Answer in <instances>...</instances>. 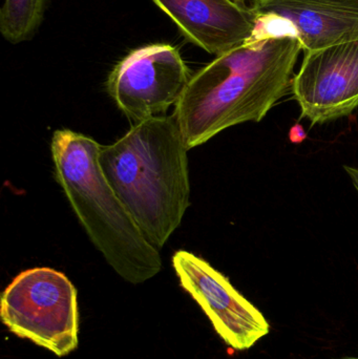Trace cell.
Returning a JSON list of instances; mask_svg holds the SVG:
<instances>
[{
  "label": "cell",
  "instance_id": "1",
  "mask_svg": "<svg viewBox=\"0 0 358 359\" xmlns=\"http://www.w3.org/2000/svg\"><path fill=\"white\" fill-rule=\"evenodd\" d=\"M300 40L294 36L254 39L191 76L174 109L187 149L244 122H260L294 82Z\"/></svg>",
  "mask_w": 358,
  "mask_h": 359
},
{
  "label": "cell",
  "instance_id": "2",
  "mask_svg": "<svg viewBox=\"0 0 358 359\" xmlns=\"http://www.w3.org/2000/svg\"><path fill=\"white\" fill-rule=\"evenodd\" d=\"M187 149L174 115L135 123L101 147L103 174L146 240L161 249L189 206Z\"/></svg>",
  "mask_w": 358,
  "mask_h": 359
},
{
  "label": "cell",
  "instance_id": "3",
  "mask_svg": "<svg viewBox=\"0 0 358 359\" xmlns=\"http://www.w3.org/2000/svg\"><path fill=\"white\" fill-rule=\"evenodd\" d=\"M102 145L69 130L55 132L52 154L60 184L88 238L124 280L140 284L159 273V249L145 238L99 163Z\"/></svg>",
  "mask_w": 358,
  "mask_h": 359
},
{
  "label": "cell",
  "instance_id": "4",
  "mask_svg": "<svg viewBox=\"0 0 358 359\" xmlns=\"http://www.w3.org/2000/svg\"><path fill=\"white\" fill-rule=\"evenodd\" d=\"M0 318L13 334L60 358L77 348V291L57 270L34 268L17 276L2 293Z\"/></svg>",
  "mask_w": 358,
  "mask_h": 359
},
{
  "label": "cell",
  "instance_id": "5",
  "mask_svg": "<svg viewBox=\"0 0 358 359\" xmlns=\"http://www.w3.org/2000/svg\"><path fill=\"white\" fill-rule=\"evenodd\" d=\"M191 76L178 48L156 43L120 61L107 81L116 104L132 121L165 115L182 98Z\"/></svg>",
  "mask_w": 358,
  "mask_h": 359
},
{
  "label": "cell",
  "instance_id": "6",
  "mask_svg": "<svg viewBox=\"0 0 358 359\" xmlns=\"http://www.w3.org/2000/svg\"><path fill=\"white\" fill-rule=\"evenodd\" d=\"M181 286L199 304L221 339L237 351L250 349L270 330L268 322L228 278L201 257L178 251L172 257Z\"/></svg>",
  "mask_w": 358,
  "mask_h": 359
},
{
  "label": "cell",
  "instance_id": "7",
  "mask_svg": "<svg viewBox=\"0 0 358 359\" xmlns=\"http://www.w3.org/2000/svg\"><path fill=\"white\" fill-rule=\"evenodd\" d=\"M291 88L301 118L311 126L352 114L358 107V40L305 52Z\"/></svg>",
  "mask_w": 358,
  "mask_h": 359
},
{
  "label": "cell",
  "instance_id": "8",
  "mask_svg": "<svg viewBox=\"0 0 358 359\" xmlns=\"http://www.w3.org/2000/svg\"><path fill=\"white\" fill-rule=\"evenodd\" d=\"M184 37L209 54L229 52L254 33L258 12L235 0H153Z\"/></svg>",
  "mask_w": 358,
  "mask_h": 359
},
{
  "label": "cell",
  "instance_id": "9",
  "mask_svg": "<svg viewBox=\"0 0 358 359\" xmlns=\"http://www.w3.org/2000/svg\"><path fill=\"white\" fill-rule=\"evenodd\" d=\"M259 13L287 19L304 52L358 40V10L319 0H254Z\"/></svg>",
  "mask_w": 358,
  "mask_h": 359
},
{
  "label": "cell",
  "instance_id": "10",
  "mask_svg": "<svg viewBox=\"0 0 358 359\" xmlns=\"http://www.w3.org/2000/svg\"><path fill=\"white\" fill-rule=\"evenodd\" d=\"M46 0H4L0 10V33L10 43L33 37L43 19Z\"/></svg>",
  "mask_w": 358,
  "mask_h": 359
},
{
  "label": "cell",
  "instance_id": "11",
  "mask_svg": "<svg viewBox=\"0 0 358 359\" xmlns=\"http://www.w3.org/2000/svg\"><path fill=\"white\" fill-rule=\"evenodd\" d=\"M306 138V132H305L304 128L300 123H296V126L290 128L289 139L291 142L301 143Z\"/></svg>",
  "mask_w": 358,
  "mask_h": 359
},
{
  "label": "cell",
  "instance_id": "12",
  "mask_svg": "<svg viewBox=\"0 0 358 359\" xmlns=\"http://www.w3.org/2000/svg\"><path fill=\"white\" fill-rule=\"evenodd\" d=\"M319 1L330 2V4H340L346 8L358 10V0H319Z\"/></svg>",
  "mask_w": 358,
  "mask_h": 359
},
{
  "label": "cell",
  "instance_id": "13",
  "mask_svg": "<svg viewBox=\"0 0 358 359\" xmlns=\"http://www.w3.org/2000/svg\"><path fill=\"white\" fill-rule=\"evenodd\" d=\"M344 168L347 174L350 177L355 189L358 191V168H352V166H344Z\"/></svg>",
  "mask_w": 358,
  "mask_h": 359
},
{
  "label": "cell",
  "instance_id": "14",
  "mask_svg": "<svg viewBox=\"0 0 358 359\" xmlns=\"http://www.w3.org/2000/svg\"><path fill=\"white\" fill-rule=\"evenodd\" d=\"M235 1L241 2V4H246L247 0H235Z\"/></svg>",
  "mask_w": 358,
  "mask_h": 359
},
{
  "label": "cell",
  "instance_id": "15",
  "mask_svg": "<svg viewBox=\"0 0 358 359\" xmlns=\"http://www.w3.org/2000/svg\"><path fill=\"white\" fill-rule=\"evenodd\" d=\"M345 359H358V358H345Z\"/></svg>",
  "mask_w": 358,
  "mask_h": 359
}]
</instances>
